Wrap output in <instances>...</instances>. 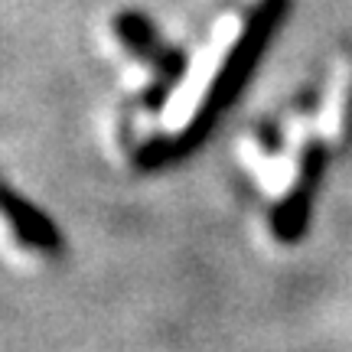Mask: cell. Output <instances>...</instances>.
<instances>
[{
	"mask_svg": "<svg viewBox=\"0 0 352 352\" xmlns=\"http://www.w3.org/2000/svg\"><path fill=\"white\" fill-rule=\"evenodd\" d=\"M114 30H118L121 43H124L131 52H138V56H144V59L157 63L166 88L173 85L176 76L186 69V56H183L179 50H166L164 43L157 39V33L151 30V23H147L140 13H121V16L114 20Z\"/></svg>",
	"mask_w": 352,
	"mask_h": 352,
	"instance_id": "obj_4",
	"label": "cell"
},
{
	"mask_svg": "<svg viewBox=\"0 0 352 352\" xmlns=\"http://www.w3.org/2000/svg\"><path fill=\"white\" fill-rule=\"evenodd\" d=\"M287 13H290V0H258V7H254L252 16L241 26L239 39L232 43V50L226 52V59L215 69L212 85L206 88L199 108L192 111V118L183 124V131L176 138H157L140 147L138 157H134L140 170H160V166L173 164V160L189 157L196 147L206 144V138L212 134V127L219 124V118L235 104L241 88L248 85V78H252V72L264 59L277 26H280V20Z\"/></svg>",
	"mask_w": 352,
	"mask_h": 352,
	"instance_id": "obj_1",
	"label": "cell"
},
{
	"mask_svg": "<svg viewBox=\"0 0 352 352\" xmlns=\"http://www.w3.org/2000/svg\"><path fill=\"white\" fill-rule=\"evenodd\" d=\"M3 215H7V222H10L16 241L26 245L30 252H39V254H59L63 252L65 241H63L59 226L39 209L36 202L23 199L13 186H3Z\"/></svg>",
	"mask_w": 352,
	"mask_h": 352,
	"instance_id": "obj_3",
	"label": "cell"
},
{
	"mask_svg": "<svg viewBox=\"0 0 352 352\" xmlns=\"http://www.w3.org/2000/svg\"><path fill=\"white\" fill-rule=\"evenodd\" d=\"M323 173H327V144L314 138L300 153L294 186L271 209V232H274V239L280 245H297L307 235L310 219H314V199H316V192H320Z\"/></svg>",
	"mask_w": 352,
	"mask_h": 352,
	"instance_id": "obj_2",
	"label": "cell"
}]
</instances>
